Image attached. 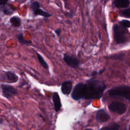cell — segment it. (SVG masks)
I'll return each instance as SVG.
<instances>
[{"label": "cell", "mask_w": 130, "mask_h": 130, "mask_svg": "<svg viewBox=\"0 0 130 130\" xmlns=\"http://www.w3.org/2000/svg\"><path fill=\"white\" fill-rule=\"evenodd\" d=\"M106 88L107 86L103 81L95 79L87 80L84 83L81 99H100Z\"/></svg>", "instance_id": "cell-1"}, {"label": "cell", "mask_w": 130, "mask_h": 130, "mask_svg": "<svg viewBox=\"0 0 130 130\" xmlns=\"http://www.w3.org/2000/svg\"><path fill=\"white\" fill-rule=\"evenodd\" d=\"M113 37L115 42L117 44H123L129 40V31L118 24H114L113 27Z\"/></svg>", "instance_id": "cell-2"}, {"label": "cell", "mask_w": 130, "mask_h": 130, "mask_svg": "<svg viewBox=\"0 0 130 130\" xmlns=\"http://www.w3.org/2000/svg\"><path fill=\"white\" fill-rule=\"evenodd\" d=\"M110 97L121 96L123 97L129 101L130 87L128 85H119L113 87L108 91Z\"/></svg>", "instance_id": "cell-3"}, {"label": "cell", "mask_w": 130, "mask_h": 130, "mask_svg": "<svg viewBox=\"0 0 130 130\" xmlns=\"http://www.w3.org/2000/svg\"><path fill=\"white\" fill-rule=\"evenodd\" d=\"M108 108L111 112L117 113L120 115L125 113L126 110L125 104L118 101L112 102L108 105Z\"/></svg>", "instance_id": "cell-4"}, {"label": "cell", "mask_w": 130, "mask_h": 130, "mask_svg": "<svg viewBox=\"0 0 130 130\" xmlns=\"http://www.w3.org/2000/svg\"><path fill=\"white\" fill-rule=\"evenodd\" d=\"M30 8L33 14L36 16H41L45 18H48L51 16L49 13L40 9V4L38 1H34L30 5Z\"/></svg>", "instance_id": "cell-5"}, {"label": "cell", "mask_w": 130, "mask_h": 130, "mask_svg": "<svg viewBox=\"0 0 130 130\" xmlns=\"http://www.w3.org/2000/svg\"><path fill=\"white\" fill-rule=\"evenodd\" d=\"M63 60L72 69H77L79 67L80 62L77 57L74 54L64 53Z\"/></svg>", "instance_id": "cell-6"}, {"label": "cell", "mask_w": 130, "mask_h": 130, "mask_svg": "<svg viewBox=\"0 0 130 130\" xmlns=\"http://www.w3.org/2000/svg\"><path fill=\"white\" fill-rule=\"evenodd\" d=\"M1 88L3 95L7 98L9 99L17 93V90L13 86L9 84H2L1 85Z\"/></svg>", "instance_id": "cell-7"}, {"label": "cell", "mask_w": 130, "mask_h": 130, "mask_svg": "<svg viewBox=\"0 0 130 130\" xmlns=\"http://www.w3.org/2000/svg\"><path fill=\"white\" fill-rule=\"evenodd\" d=\"M84 83L79 82L73 88L71 93V98L75 101H79L81 99Z\"/></svg>", "instance_id": "cell-8"}, {"label": "cell", "mask_w": 130, "mask_h": 130, "mask_svg": "<svg viewBox=\"0 0 130 130\" xmlns=\"http://www.w3.org/2000/svg\"><path fill=\"white\" fill-rule=\"evenodd\" d=\"M18 76L15 73L12 71L5 72L2 77V80H6V82H8L9 83H15L18 81Z\"/></svg>", "instance_id": "cell-9"}, {"label": "cell", "mask_w": 130, "mask_h": 130, "mask_svg": "<svg viewBox=\"0 0 130 130\" xmlns=\"http://www.w3.org/2000/svg\"><path fill=\"white\" fill-rule=\"evenodd\" d=\"M73 87V82L67 80L63 82L61 85L60 90L64 95H69L71 93Z\"/></svg>", "instance_id": "cell-10"}, {"label": "cell", "mask_w": 130, "mask_h": 130, "mask_svg": "<svg viewBox=\"0 0 130 130\" xmlns=\"http://www.w3.org/2000/svg\"><path fill=\"white\" fill-rule=\"evenodd\" d=\"M52 99L53 103L54 109L55 111L57 112L60 110L61 107L60 99L57 92H54L52 93Z\"/></svg>", "instance_id": "cell-11"}, {"label": "cell", "mask_w": 130, "mask_h": 130, "mask_svg": "<svg viewBox=\"0 0 130 130\" xmlns=\"http://www.w3.org/2000/svg\"><path fill=\"white\" fill-rule=\"evenodd\" d=\"M96 118L99 122H104L110 119V116L104 109H100L96 113Z\"/></svg>", "instance_id": "cell-12"}, {"label": "cell", "mask_w": 130, "mask_h": 130, "mask_svg": "<svg viewBox=\"0 0 130 130\" xmlns=\"http://www.w3.org/2000/svg\"><path fill=\"white\" fill-rule=\"evenodd\" d=\"M113 5L117 8H127L129 6V0H115L113 2Z\"/></svg>", "instance_id": "cell-13"}, {"label": "cell", "mask_w": 130, "mask_h": 130, "mask_svg": "<svg viewBox=\"0 0 130 130\" xmlns=\"http://www.w3.org/2000/svg\"><path fill=\"white\" fill-rule=\"evenodd\" d=\"M126 54L124 52H119L115 54L110 55L108 56H106L105 58L109 59L111 60H123L125 57Z\"/></svg>", "instance_id": "cell-14"}, {"label": "cell", "mask_w": 130, "mask_h": 130, "mask_svg": "<svg viewBox=\"0 0 130 130\" xmlns=\"http://www.w3.org/2000/svg\"><path fill=\"white\" fill-rule=\"evenodd\" d=\"M10 22L13 26L17 27L21 25V19L19 17L14 16L10 19Z\"/></svg>", "instance_id": "cell-15"}, {"label": "cell", "mask_w": 130, "mask_h": 130, "mask_svg": "<svg viewBox=\"0 0 130 130\" xmlns=\"http://www.w3.org/2000/svg\"><path fill=\"white\" fill-rule=\"evenodd\" d=\"M17 39L18 41V42L21 44V45H28L29 44H31L32 43L31 41H28L25 40L24 38L23 34L22 33H20L19 35H18L16 36Z\"/></svg>", "instance_id": "cell-16"}, {"label": "cell", "mask_w": 130, "mask_h": 130, "mask_svg": "<svg viewBox=\"0 0 130 130\" xmlns=\"http://www.w3.org/2000/svg\"><path fill=\"white\" fill-rule=\"evenodd\" d=\"M36 55H37V58H38V59L39 60V62H40V64L45 69H49V66H48V63L46 62V61L45 60V59H44L43 56L37 52H36Z\"/></svg>", "instance_id": "cell-17"}, {"label": "cell", "mask_w": 130, "mask_h": 130, "mask_svg": "<svg viewBox=\"0 0 130 130\" xmlns=\"http://www.w3.org/2000/svg\"><path fill=\"white\" fill-rule=\"evenodd\" d=\"M119 125L116 123H112L103 127L100 130H119Z\"/></svg>", "instance_id": "cell-18"}, {"label": "cell", "mask_w": 130, "mask_h": 130, "mask_svg": "<svg viewBox=\"0 0 130 130\" xmlns=\"http://www.w3.org/2000/svg\"><path fill=\"white\" fill-rule=\"evenodd\" d=\"M2 10L4 14L6 15H10L13 13L14 9L11 8V7L4 5L2 7Z\"/></svg>", "instance_id": "cell-19"}, {"label": "cell", "mask_w": 130, "mask_h": 130, "mask_svg": "<svg viewBox=\"0 0 130 130\" xmlns=\"http://www.w3.org/2000/svg\"><path fill=\"white\" fill-rule=\"evenodd\" d=\"M119 14L121 16L125 17L127 18H130V8H127L124 10H121L119 11Z\"/></svg>", "instance_id": "cell-20"}, {"label": "cell", "mask_w": 130, "mask_h": 130, "mask_svg": "<svg viewBox=\"0 0 130 130\" xmlns=\"http://www.w3.org/2000/svg\"><path fill=\"white\" fill-rule=\"evenodd\" d=\"M119 24L125 28H129L130 27V21L128 20L123 19L119 21Z\"/></svg>", "instance_id": "cell-21"}, {"label": "cell", "mask_w": 130, "mask_h": 130, "mask_svg": "<svg viewBox=\"0 0 130 130\" xmlns=\"http://www.w3.org/2000/svg\"><path fill=\"white\" fill-rule=\"evenodd\" d=\"M98 74V71H92V72H91V76L92 77V78L93 77H95Z\"/></svg>", "instance_id": "cell-22"}, {"label": "cell", "mask_w": 130, "mask_h": 130, "mask_svg": "<svg viewBox=\"0 0 130 130\" xmlns=\"http://www.w3.org/2000/svg\"><path fill=\"white\" fill-rule=\"evenodd\" d=\"M55 34L57 35V36L58 37H59V36L61 34V29L60 28H58V29H57L56 30H55Z\"/></svg>", "instance_id": "cell-23"}, {"label": "cell", "mask_w": 130, "mask_h": 130, "mask_svg": "<svg viewBox=\"0 0 130 130\" xmlns=\"http://www.w3.org/2000/svg\"><path fill=\"white\" fill-rule=\"evenodd\" d=\"M8 2V1H5V0H1L0 1V5L1 6H4L6 5L7 3Z\"/></svg>", "instance_id": "cell-24"}, {"label": "cell", "mask_w": 130, "mask_h": 130, "mask_svg": "<svg viewBox=\"0 0 130 130\" xmlns=\"http://www.w3.org/2000/svg\"><path fill=\"white\" fill-rule=\"evenodd\" d=\"M105 70H106V69H105V68H103V69H102V70H101L100 71H99V72H98V74H102V73L104 72Z\"/></svg>", "instance_id": "cell-25"}, {"label": "cell", "mask_w": 130, "mask_h": 130, "mask_svg": "<svg viewBox=\"0 0 130 130\" xmlns=\"http://www.w3.org/2000/svg\"></svg>", "instance_id": "cell-26"}]
</instances>
